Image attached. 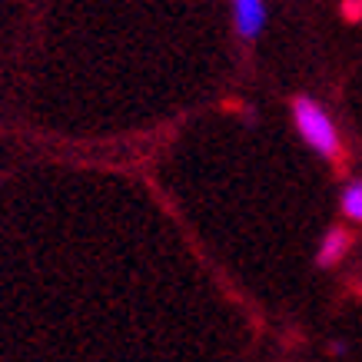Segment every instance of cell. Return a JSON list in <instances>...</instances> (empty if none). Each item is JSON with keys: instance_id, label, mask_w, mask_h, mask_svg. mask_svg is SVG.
<instances>
[{"instance_id": "6da1fadb", "label": "cell", "mask_w": 362, "mask_h": 362, "mask_svg": "<svg viewBox=\"0 0 362 362\" xmlns=\"http://www.w3.org/2000/svg\"><path fill=\"white\" fill-rule=\"evenodd\" d=\"M293 123H296L299 136L306 140V146H313L319 156L336 160L342 153V140H339L336 123L326 113V107L316 103L313 97H296V103H293Z\"/></svg>"}, {"instance_id": "7a4b0ae2", "label": "cell", "mask_w": 362, "mask_h": 362, "mask_svg": "<svg viewBox=\"0 0 362 362\" xmlns=\"http://www.w3.org/2000/svg\"><path fill=\"white\" fill-rule=\"evenodd\" d=\"M233 23L236 33L252 40L266 27V0H233Z\"/></svg>"}, {"instance_id": "3957f363", "label": "cell", "mask_w": 362, "mask_h": 362, "mask_svg": "<svg viewBox=\"0 0 362 362\" xmlns=\"http://www.w3.org/2000/svg\"><path fill=\"white\" fill-rule=\"evenodd\" d=\"M352 250V233L346 226H332L322 243H319V252H316V263L319 266H336L342 256H349Z\"/></svg>"}, {"instance_id": "277c9868", "label": "cell", "mask_w": 362, "mask_h": 362, "mask_svg": "<svg viewBox=\"0 0 362 362\" xmlns=\"http://www.w3.org/2000/svg\"><path fill=\"white\" fill-rule=\"evenodd\" d=\"M339 203H342L346 220L362 223V180H352V183H346V187H342Z\"/></svg>"}, {"instance_id": "5b68a950", "label": "cell", "mask_w": 362, "mask_h": 362, "mask_svg": "<svg viewBox=\"0 0 362 362\" xmlns=\"http://www.w3.org/2000/svg\"><path fill=\"white\" fill-rule=\"evenodd\" d=\"M342 17H346V21H362V0H346V4H342Z\"/></svg>"}, {"instance_id": "8992f818", "label": "cell", "mask_w": 362, "mask_h": 362, "mask_svg": "<svg viewBox=\"0 0 362 362\" xmlns=\"http://www.w3.org/2000/svg\"><path fill=\"white\" fill-rule=\"evenodd\" d=\"M329 349H332V352H336V356H346V342H332Z\"/></svg>"}]
</instances>
